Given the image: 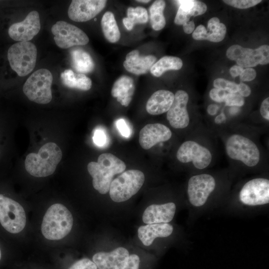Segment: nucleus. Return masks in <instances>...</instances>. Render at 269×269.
Instances as JSON below:
<instances>
[{"instance_id": "6ab92c4d", "label": "nucleus", "mask_w": 269, "mask_h": 269, "mask_svg": "<svg viewBox=\"0 0 269 269\" xmlns=\"http://www.w3.org/2000/svg\"><path fill=\"white\" fill-rule=\"evenodd\" d=\"M175 211L176 206L173 202L152 204L144 210L142 221L147 224L168 223L173 219Z\"/></svg>"}, {"instance_id": "49530a36", "label": "nucleus", "mask_w": 269, "mask_h": 269, "mask_svg": "<svg viewBox=\"0 0 269 269\" xmlns=\"http://www.w3.org/2000/svg\"><path fill=\"white\" fill-rule=\"evenodd\" d=\"M219 108L218 105L212 104L208 106L207 111L210 115L214 116L217 114L219 110Z\"/></svg>"}, {"instance_id": "f3484780", "label": "nucleus", "mask_w": 269, "mask_h": 269, "mask_svg": "<svg viewBox=\"0 0 269 269\" xmlns=\"http://www.w3.org/2000/svg\"><path fill=\"white\" fill-rule=\"evenodd\" d=\"M129 256L126 249L118 247L110 252H98L93 256L92 259L97 269H123Z\"/></svg>"}, {"instance_id": "5701e85b", "label": "nucleus", "mask_w": 269, "mask_h": 269, "mask_svg": "<svg viewBox=\"0 0 269 269\" xmlns=\"http://www.w3.org/2000/svg\"><path fill=\"white\" fill-rule=\"evenodd\" d=\"M134 91L133 80L127 76H122L114 83L111 94L121 104L127 107L130 103Z\"/></svg>"}, {"instance_id": "e433bc0d", "label": "nucleus", "mask_w": 269, "mask_h": 269, "mask_svg": "<svg viewBox=\"0 0 269 269\" xmlns=\"http://www.w3.org/2000/svg\"><path fill=\"white\" fill-rule=\"evenodd\" d=\"M207 9V5L205 3L199 0H194V4L191 11V16L202 15L206 11Z\"/></svg>"}, {"instance_id": "b1692460", "label": "nucleus", "mask_w": 269, "mask_h": 269, "mask_svg": "<svg viewBox=\"0 0 269 269\" xmlns=\"http://www.w3.org/2000/svg\"><path fill=\"white\" fill-rule=\"evenodd\" d=\"M62 83L67 87L87 91L92 87L91 80L84 74L74 73L70 69L65 70L61 74Z\"/></svg>"}, {"instance_id": "f704fd0d", "label": "nucleus", "mask_w": 269, "mask_h": 269, "mask_svg": "<svg viewBox=\"0 0 269 269\" xmlns=\"http://www.w3.org/2000/svg\"><path fill=\"white\" fill-rule=\"evenodd\" d=\"M228 93L226 91L214 88L210 90L209 96L212 100L218 103H222L225 102Z\"/></svg>"}, {"instance_id": "79ce46f5", "label": "nucleus", "mask_w": 269, "mask_h": 269, "mask_svg": "<svg viewBox=\"0 0 269 269\" xmlns=\"http://www.w3.org/2000/svg\"><path fill=\"white\" fill-rule=\"evenodd\" d=\"M260 113L263 118L269 120V98H266L262 103L260 107Z\"/></svg>"}, {"instance_id": "ea45409f", "label": "nucleus", "mask_w": 269, "mask_h": 269, "mask_svg": "<svg viewBox=\"0 0 269 269\" xmlns=\"http://www.w3.org/2000/svg\"><path fill=\"white\" fill-rule=\"evenodd\" d=\"M140 260L135 254L129 256L127 264L123 269H139Z\"/></svg>"}, {"instance_id": "37998d69", "label": "nucleus", "mask_w": 269, "mask_h": 269, "mask_svg": "<svg viewBox=\"0 0 269 269\" xmlns=\"http://www.w3.org/2000/svg\"><path fill=\"white\" fill-rule=\"evenodd\" d=\"M238 92L242 97H248L251 93V89L246 84L241 82L238 84Z\"/></svg>"}, {"instance_id": "cd10ccee", "label": "nucleus", "mask_w": 269, "mask_h": 269, "mask_svg": "<svg viewBox=\"0 0 269 269\" xmlns=\"http://www.w3.org/2000/svg\"><path fill=\"white\" fill-rule=\"evenodd\" d=\"M148 20L146 9L141 6L130 7L127 10V17L123 19V22L128 30H131L137 23H145Z\"/></svg>"}, {"instance_id": "393cba45", "label": "nucleus", "mask_w": 269, "mask_h": 269, "mask_svg": "<svg viewBox=\"0 0 269 269\" xmlns=\"http://www.w3.org/2000/svg\"><path fill=\"white\" fill-rule=\"evenodd\" d=\"M71 55L73 66L76 71L82 73L93 71L94 61L87 52L81 49H75L71 52Z\"/></svg>"}, {"instance_id": "dca6fc26", "label": "nucleus", "mask_w": 269, "mask_h": 269, "mask_svg": "<svg viewBox=\"0 0 269 269\" xmlns=\"http://www.w3.org/2000/svg\"><path fill=\"white\" fill-rule=\"evenodd\" d=\"M189 96L183 90L177 91L173 102L167 112L166 118L170 126L175 129H184L189 124L190 118L187 110Z\"/></svg>"}, {"instance_id": "c85d7f7f", "label": "nucleus", "mask_w": 269, "mask_h": 269, "mask_svg": "<svg viewBox=\"0 0 269 269\" xmlns=\"http://www.w3.org/2000/svg\"><path fill=\"white\" fill-rule=\"evenodd\" d=\"M206 30L205 40L218 42L224 39L227 29L225 25L221 23L218 17H214L209 20Z\"/></svg>"}, {"instance_id": "c756f323", "label": "nucleus", "mask_w": 269, "mask_h": 269, "mask_svg": "<svg viewBox=\"0 0 269 269\" xmlns=\"http://www.w3.org/2000/svg\"><path fill=\"white\" fill-rule=\"evenodd\" d=\"M165 2L162 0H155L149 7L150 23L155 30L164 28L166 21L163 15Z\"/></svg>"}, {"instance_id": "a211bd4d", "label": "nucleus", "mask_w": 269, "mask_h": 269, "mask_svg": "<svg viewBox=\"0 0 269 269\" xmlns=\"http://www.w3.org/2000/svg\"><path fill=\"white\" fill-rule=\"evenodd\" d=\"M172 135L170 130L159 124H150L145 126L139 134V143L144 149H148L156 144L169 140Z\"/></svg>"}, {"instance_id": "9b49d317", "label": "nucleus", "mask_w": 269, "mask_h": 269, "mask_svg": "<svg viewBox=\"0 0 269 269\" xmlns=\"http://www.w3.org/2000/svg\"><path fill=\"white\" fill-rule=\"evenodd\" d=\"M216 186L214 178L208 174L192 176L188 183L187 193L190 203L195 207L205 204Z\"/></svg>"}, {"instance_id": "9d476101", "label": "nucleus", "mask_w": 269, "mask_h": 269, "mask_svg": "<svg viewBox=\"0 0 269 269\" xmlns=\"http://www.w3.org/2000/svg\"><path fill=\"white\" fill-rule=\"evenodd\" d=\"M51 31L56 45L63 49L75 45H84L89 41L88 36L82 30L64 21L56 22L52 26Z\"/></svg>"}, {"instance_id": "f257e3e1", "label": "nucleus", "mask_w": 269, "mask_h": 269, "mask_svg": "<svg viewBox=\"0 0 269 269\" xmlns=\"http://www.w3.org/2000/svg\"><path fill=\"white\" fill-rule=\"evenodd\" d=\"M126 164L112 153H102L97 162L88 163L87 169L93 178L94 188L102 194L109 191L113 176L122 173L126 169Z\"/></svg>"}, {"instance_id": "c03bdc74", "label": "nucleus", "mask_w": 269, "mask_h": 269, "mask_svg": "<svg viewBox=\"0 0 269 269\" xmlns=\"http://www.w3.org/2000/svg\"><path fill=\"white\" fill-rule=\"evenodd\" d=\"M182 25L184 32L187 34H190L195 30V23L193 20L189 21Z\"/></svg>"}, {"instance_id": "09e8293b", "label": "nucleus", "mask_w": 269, "mask_h": 269, "mask_svg": "<svg viewBox=\"0 0 269 269\" xmlns=\"http://www.w3.org/2000/svg\"><path fill=\"white\" fill-rule=\"evenodd\" d=\"M136 1L138 2H143V3H147L150 1L149 0H138Z\"/></svg>"}, {"instance_id": "c9c22d12", "label": "nucleus", "mask_w": 269, "mask_h": 269, "mask_svg": "<svg viewBox=\"0 0 269 269\" xmlns=\"http://www.w3.org/2000/svg\"><path fill=\"white\" fill-rule=\"evenodd\" d=\"M93 139L96 145L102 146L106 143L107 136L103 130L97 129L94 131Z\"/></svg>"}, {"instance_id": "a19ab883", "label": "nucleus", "mask_w": 269, "mask_h": 269, "mask_svg": "<svg viewBox=\"0 0 269 269\" xmlns=\"http://www.w3.org/2000/svg\"><path fill=\"white\" fill-rule=\"evenodd\" d=\"M206 28L203 25H198L192 33V37L197 40H205Z\"/></svg>"}, {"instance_id": "39448f33", "label": "nucleus", "mask_w": 269, "mask_h": 269, "mask_svg": "<svg viewBox=\"0 0 269 269\" xmlns=\"http://www.w3.org/2000/svg\"><path fill=\"white\" fill-rule=\"evenodd\" d=\"M51 73L46 69H40L32 74L25 82L23 92L28 99L40 104H46L52 100Z\"/></svg>"}, {"instance_id": "2eb2a0df", "label": "nucleus", "mask_w": 269, "mask_h": 269, "mask_svg": "<svg viewBox=\"0 0 269 269\" xmlns=\"http://www.w3.org/2000/svg\"><path fill=\"white\" fill-rule=\"evenodd\" d=\"M105 0H73L68 10L69 17L77 22L88 21L99 13L105 7Z\"/></svg>"}, {"instance_id": "6e6552de", "label": "nucleus", "mask_w": 269, "mask_h": 269, "mask_svg": "<svg viewBox=\"0 0 269 269\" xmlns=\"http://www.w3.org/2000/svg\"><path fill=\"white\" fill-rule=\"evenodd\" d=\"M0 223L12 234L20 232L26 225L25 213L22 206L2 194H0Z\"/></svg>"}, {"instance_id": "a18cd8bd", "label": "nucleus", "mask_w": 269, "mask_h": 269, "mask_svg": "<svg viewBox=\"0 0 269 269\" xmlns=\"http://www.w3.org/2000/svg\"><path fill=\"white\" fill-rule=\"evenodd\" d=\"M243 70V68L239 65H234L230 68V73L232 77H235L240 76Z\"/></svg>"}, {"instance_id": "aec40b11", "label": "nucleus", "mask_w": 269, "mask_h": 269, "mask_svg": "<svg viewBox=\"0 0 269 269\" xmlns=\"http://www.w3.org/2000/svg\"><path fill=\"white\" fill-rule=\"evenodd\" d=\"M156 60L152 55L140 56L137 50L129 52L123 65L129 72L139 75L145 74L150 69Z\"/></svg>"}, {"instance_id": "bb28decb", "label": "nucleus", "mask_w": 269, "mask_h": 269, "mask_svg": "<svg viewBox=\"0 0 269 269\" xmlns=\"http://www.w3.org/2000/svg\"><path fill=\"white\" fill-rule=\"evenodd\" d=\"M183 66L182 60L174 56H164L155 62L150 68L151 74L155 77H160L168 70H178Z\"/></svg>"}, {"instance_id": "8fccbe9b", "label": "nucleus", "mask_w": 269, "mask_h": 269, "mask_svg": "<svg viewBox=\"0 0 269 269\" xmlns=\"http://www.w3.org/2000/svg\"><path fill=\"white\" fill-rule=\"evenodd\" d=\"M1 254L0 249V260L1 259Z\"/></svg>"}, {"instance_id": "72a5a7b5", "label": "nucleus", "mask_w": 269, "mask_h": 269, "mask_svg": "<svg viewBox=\"0 0 269 269\" xmlns=\"http://www.w3.org/2000/svg\"><path fill=\"white\" fill-rule=\"evenodd\" d=\"M68 269H97V267L90 259L84 258L76 262Z\"/></svg>"}, {"instance_id": "4c0bfd02", "label": "nucleus", "mask_w": 269, "mask_h": 269, "mask_svg": "<svg viewBox=\"0 0 269 269\" xmlns=\"http://www.w3.org/2000/svg\"><path fill=\"white\" fill-rule=\"evenodd\" d=\"M116 126L122 135L127 138L130 136L131 131L124 119L118 120L116 122Z\"/></svg>"}, {"instance_id": "de8ad7c7", "label": "nucleus", "mask_w": 269, "mask_h": 269, "mask_svg": "<svg viewBox=\"0 0 269 269\" xmlns=\"http://www.w3.org/2000/svg\"><path fill=\"white\" fill-rule=\"evenodd\" d=\"M226 120V116L224 114L221 113L218 115L215 119V122L217 124L223 123Z\"/></svg>"}, {"instance_id": "20e7f679", "label": "nucleus", "mask_w": 269, "mask_h": 269, "mask_svg": "<svg viewBox=\"0 0 269 269\" xmlns=\"http://www.w3.org/2000/svg\"><path fill=\"white\" fill-rule=\"evenodd\" d=\"M143 173L136 169L123 172L113 180L110 185L109 194L116 202H122L130 199L141 188L144 182Z\"/></svg>"}, {"instance_id": "a878e982", "label": "nucleus", "mask_w": 269, "mask_h": 269, "mask_svg": "<svg viewBox=\"0 0 269 269\" xmlns=\"http://www.w3.org/2000/svg\"><path fill=\"white\" fill-rule=\"evenodd\" d=\"M102 31L106 39L111 43L117 42L120 38L121 34L114 14L107 11L101 19Z\"/></svg>"}, {"instance_id": "7c9ffc66", "label": "nucleus", "mask_w": 269, "mask_h": 269, "mask_svg": "<svg viewBox=\"0 0 269 269\" xmlns=\"http://www.w3.org/2000/svg\"><path fill=\"white\" fill-rule=\"evenodd\" d=\"M215 88L226 91L230 93H236L238 92V84L229 81L223 78H217L213 82Z\"/></svg>"}, {"instance_id": "2f4dec72", "label": "nucleus", "mask_w": 269, "mask_h": 269, "mask_svg": "<svg viewBox=\"0 0 269 269\" xmlns=\"http://www.w3.org/2000/svg\"><path fill=\"white\" fill-rule=\"evenodd\" d=\"M261 0H224L223 2L233 7L245 9L248 8L261 2Z\"/></svg>"}, {"instance_id": "423d86ee", "label": "nucleus", "mask_w": 269, "mask_h": 269, "mask_svg": "<svg viewBox=\"0 0 269 269\" xmlns=\"http://www.w3.org/2000/svg\"><path fill=\"white\" fill-rule=\"evenodd\" d=\"M37 49L31 42H19L11 45L7 52V59L11 69L18 76L28 75L34 69L37 58Z\"/></svg>"}, {"instance_id": "58836bf2", "label": "nucleus", "mask_w": 269, "mask_h": 269, "mask_svg": "<svg viewBox=\"0 0 269 269\" xmlns=\"http://www.w3.org/2000/svg\"><path fill=\"white\" fill-rule=\"evenodd\" d=\"M256 77V71L252 68H247L243 70L240 75V79L242 82L251 81Z\"/></svg>"}, {"instance_id": "f03ea898", "label": "nucleus", "mask_w": 269, "mask_h": 269, "mask_svg": "<svg viewBox=\"0 0 269 269\" xmlns=\"http://www.w3.org/2000/svg\"><path fill=\"white\" fill-rule=\"evenodd\" d=\"M62 157L60 147L52 142L42 146L37 153L28 154L25 160L26 171L36 177H46L53 174Z\"/></svg>"}, {"instance_id": "412c9836", "label": "nucleus", "mask_w": 269, "mask_h": 269, "mask_svg": "<svg viewBox=\"0 0 269 269\" xmlns=\"http://www.w3.org/2000/svg\"><path fill=\"white\" fill-rule=\"evenodd\" d=\"M173 230L172 226L169 223L149 224L139 227L137 233L142 244L145 246H149L155 238L168 237Z\"/></svg>"}, {"instance_id": "473e14b6", "label": "nucleus", "mask_w": 269, "mask_h": 269, "mask_svg": "<svg viewBox=\"0 0 269 269\" xmlns=\"http://www.w3.org/2000/svg\"><path fill=\"white\" fill-rule=\"evenodd\" d=\"M244 99L239 94L229 93L225 100V105L230 107H241L244 105Z\"/></svg>"}, {"instance_id": "1a4fd4ad", "label": "nucleus", "mask_w": 269, "mask_h": 269, "mask_svg": "<svg viewBox=\"0 0 269 269\" xmlns=\"http://www.w3.org/2000/svg\"><path fill=\"white\" fill-rule=\"evenodd\" d=\"M227 57L236 61L243 68H251L258 64L269 63V46L263 45L256 49L245 48L239 45L231 46L226 51Z\"/></svg>"}, {"instance_id": "4be33fe9", "label": "nucleus", "mask_w": 269, "mask_h": 269, "mask_svg": "<svg viewBox=\"0 0 269 269\" xmlns=\"http://www.w3.org/2000/svg\"><path fill=\"white\" fill-rule=\"evenodd\" d=\"M174 98L168 90H159L153 93L146 104V110L151 115H158L168 111Z\"/></svg>"}, {"instance_id": "f8f14e48", "label": "nucleus", "mask_w": 269, "mask_h": 269, "mask_svg": "<svg viewBox=\"0 0 269 269\" xmlns=\"http://www.w3.org/2000/svg\"><path fill=\"white\" fill-rule=\"evenodd\" d=\"M239 199L248 206L263 205L269 202V180L263 178L253 179L242 188Z\"/></svg>"}, {"instance_id": "4468645a", "label": "nucleus", "mask_w": 269, "mask_h": 269, "mask_svg": "<svg viewBox=\"0 0 269 269\" xmlns=\"http://www.w3.org/2000/svg\"><path fill=\"white\" fill-rule=\"evenodd\" d=\"M40 21L38 12H30L22 21L12 24L8 30L10 37L14 40L26 42L31 40L40 29Z\"/></svg>"}, {"instance_id": "0eeeda50", "label": "nucleus", "mask_w": 269, "mask_h": 269, "mask_svg": "<svg viewBox=\"0 0 269 269\" xmlns=\"http://www.w3.org/2000/svg\"><path fill=\"white\" fill-rule=\"evenodd\" d=\"M226 151L232 159L242 161L246 165H257L260 159V152L252 140L240 134L230 136L226 143Z\"/></svg>"}, {"instance_id": "ddd939ff", "label": "nucleus", "mask_w": 269, "mask_h": 269, "mask_svg": "<svg viewBox=\"0 0 269 269\" xmlns=\"http://www.w3.org/2000/svg\"><path fill=\"white\" fill-rule=\"evenodd\" d=\"M176 157L182 163L192 162L197 169L207 167L212 160V154L206 147L196 141L188 140L184 142L178 148Z\"/></svg>"}, {"instance_id": "7ed1b4c3", "label": "nucleus", "mask_w": 269, "mask_h": 269, "mask_svg": "<svg viewBox=\"0 0 269 269\" xmlns=\"http://www.w3.org/2000/svg\"><path fill=\"white\" fill-rule=\"evenodd\" d=\"M73 218L70 211L60 203L53 204L46 211L41 224L44 237L50 240H58L71 231Z\"/></svg>"}]
</instances>
